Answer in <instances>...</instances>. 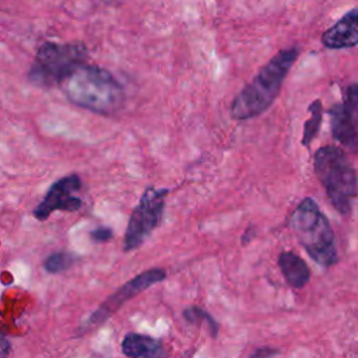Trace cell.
Segmentation results:
<instances>
[{"label":"cell","instance_id":"5bb4252c","mask_svg":"<svg viewBox=\"0 0 358 358\" xmlns=\"http://www.w3.org/2000/svg\"><path fill=\"white\" fill-rule=\"evenodd\" d=\"M183 317L186 319L187 323H192V324H206L210 336L217 337L218 329H220L217 320L200 306H189L187 309H185Z\"/></svg>","mask_w":358,"mask_h":358},{"label":"cell","instance_id":"2e32d148","mask_svg":"<svg viewBox=\"0 0 358 358\" xmlns=\"http://www.w3.org/2000/svg\"><path fill=\"white\" fill-rule=\"evenodd\" d=\"M345 103L358 115V84H350L345 90Z\"/></svg>","mask_w":358,"mask_h":358},{"label":"cell","instance_id":"e0dca14e","mask_svg":"<svg viewBox=\"0 0 358 358\" xmlns=\"http://www.w3.org/2000/svg\"><path fill=\"white\" fill-rule=\"evenodd\" d=\"M90 236H91V239H92L94 242L101 243V242L109 241V239L113 236V232H112V229L108 228V227H98V228H95V229H92V231L90 232Z\"/></svg>","mask_w":358,"mask_h":358},{"label":"cell","instance_id":"ba28073f","mask_svg":"<svg viewBox=\"0 0 358 358\" xmlns=\"http://www.w3.org/2000/svg\"><path fill=\"white\" fill-rule=\"evenodd\" d=\"M81 189V179L78 175H67L56 180L46 192L41 203L32 210V215L45 221L55 211L74 213L81 208L83 201L74 193Z\"/></svg>","mask_w":358,"mask_h":358},{"label":"cell","instance_id":"5b68a950","mask_svg":"<svg viewBox=\"0 0 358 358\" xmlns=\"http://www.w3.org/2000/svg\"><path fill=\"white\" fill-rule=\"evenodd\" d=\"M87 60V49L83 43H43L32 63L28 78L38 87H52L80 63Z\"/></svg>","mask_w":358,"mask_h":358},{"label":"cell","instance_id":"6da1fadb","mask_svg":"<svg viewBox=\"0 0 358 358\" xmlns=\"http://www.w3.org/2000/svg\"><path fill=\"white\" fill-rule=\"evenodd\" d=\"M59 85L70 102L95 113H115L124 102L120 83L108 70L85 62L77 64Z\"/></svg>","mask_w":358,"mask_h":358},{"label":"cell","instance_id":"7c38bea8","mask_svg":"<svg viewBox=\"0 0 358 358\" xmlns=\"http://www.w3.org/2000/svg\"><path fill=\"white\" fill-rule=\"evenodd\" d=\"M278 266L285 281L292 288L299 289L308 284L310 278V270L306 262L302 257H299L296 253L294 252L280 253Z\"/></svg>","mask_w":358,"mask_h":358},{"label":"cell","instance_id":"8fae6325","mask_svg":"<svg viewBox=\"0 0 358 358\" xmlns=\"http://www.w3.org/2000/svg\"><path fill=\"white\" fill-rule=\"evenodd\" d=\"M122 352L127 357L145 358V357H164L166 355L159 340L140 333H129L122 340Z\"/></svg>","mask_w":358,"mask_h":358},{"label":"cell","instance_id":"ac0fdd59","mask_svg":"<svg viewBox=\"0 0 358 358\" xmlns=\"http://www.w3.org/2000/svg\"><path fill=\"white\" fill-rule=\"evenodd\" d=\"M277 354H278V350H274L270 347H260L252 352V357H273Z\"/></svg>","mask_w":358,"mask_h":358},{"label":"cell","instance_id":"44dd1931","mask_svg":"<svg viewBox=\"0 0 358 358\" xmlns=\"http://www.w3.org/2000/svg\"><path fill=\"white\" fill-rule=\"evenodd\" d=\"M103 1H105V3H109V4H110V3H113V1H116V0H103Z\"/></svg>","mask_w":358,"mask_h":358},{"label":"cell","instance_id":"277c9868","mask_svg":"<svg viewBox=\"0 0 358 358\" xmlns=\"http://www.w3.org/2000/svg\"><path fill=\"white\" fill-rule=\"evenodd\" d=\"M313 168L333 207L340 214H348L358 194V176L345 152L334 145H324L316 151Z\"/></svg>","mask_w":358,"mask_h":358},{"label":"cell","instance_id":"3957f363","mask_svg":"<svg viewBox=\"0 0 358 358\" xmlns=\"http://www.w3.org/2000/svg\"><path fill=\"white\" fill-rule=\"evenodd\" d=\"M289 228L317 264L330 267L338 262L334 232L312 197H305L295 207L289 217Z\"/></svg>","mask_w":358,"mask_h":358},{"label":"cell","instance_id":"8992f818","mask_svg":"<svg viewBox=\"0 0 358 358\" xmlns=\"http://www.w3.org/2000/svg\"><path fill=\"white\" fill-rule=\"evenodd\" d=\"M166 194L168 189H157L152 186L144 189L126 228L123 241V249L126 252L140 248L151 232L159 225L165 208Z\"/></svg>","mask_w":358,"mask_h":358},{"label":"cell","instance_id":"52a82bcc","mask_svg":"<svg viewBox=\"0 0 358 358\" xmlns=\"http://www.w3.org/2000/svg\"><path fill=\"white\" fill-rule=\"evenodd\" d=\"M166 278V271L164 268H150L147 271L140 273L138 275L129 280L126 284H123L115 294L108 296L99 306L92 312L90 316L87 326L94 327L102 324L105 320H108L123 303H126L129 299L134 298L140 292L145 291L147 288L152 287L154 284H158Z\"/></svg>","mask_w":358,"mask_h":358},{"label":"cell","instance_id":"d6986e66","mask_svg":"<svg viewBox=\"0 0 358 358\" xmlns=\"http://www.w3.org/2000/svg\"><path fill=\"white\" fill-rule=\"evenodd\" d=\"M256 236V228L253 225H249L245 232H243V236H242V245H248L253 238Z\"/></svg>","mask_w":358,"mask_h":358},{"label":"cell","instance_id":"7a4b0ae2","mask_svg":"<svg viewBox=\"0 0 358 358\" xmlns=\"http://www.w3.org/2000/svg\"><path fill=\"white\" fill-rule=\"evenodd\" d=\"M298 48H288L280 50L264 64L257 76L234 98L231 116L236 120H248L268 109L280 94L284 78L298 59Z\"/></svg>","mask_w":358,"mask_h":358},{"label":"cell","instance_id":"4fadbf2b","mask_svg":"<svg viewBox=\"0 0 358 358\" xmlns=\"http://www.w3.org/2000/svg\"><path fill=\"white\" fill-rule=\"evenodd\" d=\"M309 112H310V117L303 124V133H302V140H301L302 145H305V147L310 145V143L316 137V134L320 129V124H322L323 105H322L320 99H315L309 105Z\"/></svg>","mask_w":358,"mask_h":358},{"label":"cell","instance_id":"30bf717a","mask_svg":"<svg viewBox=\"0 0 358 358\" xmlns=\"http://www.w3.org/2000/svg\"><path fill=\"white\" fill-rule=\"evenodd\" d=\"M334 140L351 151H358V126L347 103H336L329 109Z\"/></svg>","mask_w":358,"mask_h":358},{"label":"cell","instance_id":"9a60e30c","mask_svg":"<svg viewBox=\"0 0 358 358\" xmlns=\"http://www.w3.org/2000/svg\"><path fill=\"white\" fill-rule=\"evenodd\" d=\"M77 256L74 253L70 252H55L52 255H49L45 262H43V268L50 273V274H56V273H62L69 270L76 262H77Z\"/></svg>","mask_w":358,"mask_h":358},{"label":"cell","instance_id":"ffe728a7","mask_svg":"<svg viewBox=\"0 0 358 358\" xmlns=\"http://www.w3.org/2000/svg\"><path fill=\"white\" fill-rule=\"evenodd\" d=\"M8 351H10V343L6 336H1V351H0L1 358H4L8 354Z\"/></svg>","mask_w":358,"mask_h":358},{"label":"cell","instance_id":"9c48e42d","mask_svg":"<svg viewBox=\"0 0 358 358\" xmlns=\"http://www.w3.org/2000/svg\"><path fill=\"white\" fill-rule=\"evenodd\" d=\"M322 43L329 49H345L358 45V8L347 11L322 35Z\"/></svg>","mask_w":358,"mask_h":358}]
</instances>
